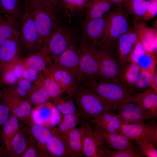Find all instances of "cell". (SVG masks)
I'll return each instance as SVG.
<instances>
[{"instance_id": "obj_1", "label": "cell", "mask_w": 157, "mask_h": 157, "mask_svg": "<svg viewBox=\"0 0 157 157\" xmlns=\"http://www.w3.org/2000/svg\"><path fill=\"white\" fill-rule=\"evenodd\" d=\"M79 118L87 122L102 113L114 109L112 106L97 93L78 85L71 95Z\"/></svg>"}, {"instance_id": "obj_2", "label": "cell", "mask_w": 157, "mask_h": 157, "mask_svg": "<svg viewBox=\"0 0 157 157\" xmlns=\"http://www.w3.org/2000/svg\"><path fill=\"white\" fill-rule=\"evenodd\" d=\"M79 85L97 93L111 105L114 109L118 110L124 104L130 102V92L118 83L99 79L86 81Z\"/></svg>"}, {"instance_id": "obj_3", "label": "cell", "mask_w": 157, "mask_h": 157, "mask_svg": "<svg viewBox=\"0 0 157 157\" xmlns=\"http://www.w3.org/2000/svg\"><path fill=\"white\" fill-rule=\"evenodd\" d=\"M78 46L80 57L79 72L76 79L77 85L100 79L99 63L94 46L81 39L79 40Z\"/></svg>"}, {"instance_id": "obj_4", "label": "cell", "mask_w": 157, "mask_h": 157, "mask_svg": "<svg viewBox=\"0 0 157 157\" xmlns=\"http://www.w3.org/2000/svg\"><path fill=\"white\" fill-rule=\"evenodd\" d=\"M126 12L123 6H114L107 14L104 34L99 44L113 47L118 39L131 28Z\"/></svg>"}, {"instance_id": "obj_5", "label": "cell", "mask_w": 157, "mask_h": 157, "mask_svg": "<svg viewBox=\"0 0 157 157\" xmlns=\"http://www.w3.org/2000/svg\"><path fill=\"white\" fill-rule=\"evenodd\" d=\"M38 34L35 52L42 47L60 25L56 12L40 8L30 9Z\"/></svg>"}, {"instance_id": "obj_6", "label": "cell", "mask_w": 157, "mask_h": 157, "mask_svg": "<svg viewBox=\"0 0 157 157\" xmlns=\"http://www.w3.org/2000/svg\"><path fill=\"white\" fill-rule=\"evenodd\" d=\"M19 37L22 48L29 55L35 52L38 34L31 10L24 8L19 19Z\"/></svg>"}, {"instance_id": "obj_7", "label": "cell", "mask_w": 157, "mask_h": 157, "mask_svg": "<svg viewBox=\"0 0 157 157\" xmlns=\"http://www.w3.org/2000/svg\"><path fill=\"white\" fill-rule=\"evenodd\" d=\"M93 46L99 61L100 79L118 83L120 67L113 54V49L102 45Z\"/></svg>"}, {"instance_id": "obj_8", "label": "cell", "mask_w": 157, "mask_h": 157, "mask_svg": "<svg viewBox=\"0 0 157 157\" xmlns=\"http://www.w3.org/2000/svg\"><path fill=\"white\" fill-rule=\"evenodd\" d=\"M119 134L133 140L139 139L146 140L157 147V125L154 121L122 124Z\"/></svg>"}, {"instance_id": "obj_9", "label": "cell", "mask_w": 157, "mask_h": 157, "mask_svg": "<svg viewBox=\"0 0 157 157\" xmlns=\"http://www.w3.org/2000/svg\"><path fill=\"white\" fill-rule=\"evenodd\" d=\"M73 43L70 31L59 26L52 33L40 50L49 55L53 60L60 56Z\"/></svg>"}, {"instance_id": "obj_10", "label": "cell", "mask_w": 157, "mask_h": 157, "mask_svg": "<svg viewBox=\"0 0 157 157\" xmlns=\"http://www.w3.org/2000/svg\"><path fill=\"white\" fill-rule=\"evenodd\" d=\"M3 102L9 107L10 114L29 126L32 123L31 104L26 100L17 97L10 93L6 88L3 90Z\"/></svg>"}, {"instance_id": "obj_11", "label": "cell", "mask_w": 157, "mask_h": 157, "mask_svg": "<svg viewBox=\"0 0 157 157\" xmlns=\"http://www.w3.org/2000/svg\"><path fill=\"white\" fill-rule=\"evenodd\" d=\"M52 136L46 144L38 149L39 157H74L63 135L57 128L51 130Z\"/></svg>"}, {"instance_id": "obj_12", "label": "cell", "mask_w": 157, "mask_h": 157, "mask_svg": "<svg viewBox=\"0 0 157 157\" xmlns=\"http://www.w3.org/2000/svg\"><path fill=\"white\" fill-rule=\"evenodd\" d=\"M42 73L51 76L59 85L63 93L70 97L77 86L74 75L54 63Z\"/></svg>"}, {"instance_id": "obj_13", "label": "cell", "mask_w": 157, "mask_h": 157, "mask_svg": "<svg viewBox=\"0 0 157 157\" xmlns=\"http://www.w3.org/2000/svg\"><path fill=\"white\" fill-rule=\"evenodd\" d=\"M94 128H92L93 133L104 142L108 149L121 150L136 147L133 142V140L123 135Z\"/></svg>"}, {"instance_id": "obj_14", "label": "cell", "mask_w": 157, "mask_h": 157, "mask_svg": "<svg viewBox=\"0 0 157 157\" xmlns=\"http://www.w3.org/2000/svg\"><path fill=\"white\" fill-rule=\"evenodd\" d=\"M80 53L78 46L72 44L53 62L72 74L76 79L79 72Z\"/></svg>"}, {"instance_id": "obj_15", "label": "cell", "mask_w": 157, "mask_h": 157, "mask_svg": "<svg viewBox=\"0 0 157 157\" xmlns=\"http://www.w3.org/2000/svg\"><path fill=\"white\" fill-rule=\"evenodd\" d=\"M118 110L117 115L122 124L149 122L151 119L146 110L140 105L134 102L127 103Z\"/></svg>"}, {"instance_id": "obj_16", "label": "cell", "mask_w": 157, "mask_h": 157, "mask_svg": "<svg viewBox=\"0 0 157 157\" xmlns=\"http://www.w3.org/2000/svg\"><path fill=\"white\" fill-rule=\"evenodd\" d=\"M81 126L66 132L63 135L70 150L74 157L83 156V144L89 123L83 121Z\"/></svg>"}, {"instance_id": "obj_17", "label": "cell", "mask_w": 157, "mask_h": 157, "mask_svg": "<svg viewBox=\"0 0 157 157\" xmlns=\"http://www.w3.org/2000/svg\"><path fill=\"white\" fill-rule=\"evenodd\" d=\"M21 48L19 34L0 45V71L20 58Z\"/></svg>"}, {"instance_id": "obj_18", "label": "cell", "mask_w": 157, "mask_h": 157, "mask_svg": "<svg viewBox=\"0 0 157 157\" xmlns=\"http://www.w3.org/2000/svg\"><path fill=\"white\" fill-rule=\"evenodd\" d=\"M107 15L101 17L86 20L83 31L84 40L89 41L88 42L93 46L101 41L104 34Z\"/></svg>"}, {"instance_id": "obj_19", "label": "cell", "mask_w": 157, "mask_h": 157, "mask_svg": "<svg viewBox=\"0 0 157 157\" xmlns=\"http://www.w3.org/2000/svg\"><path fill=\"white\" fill-rule=\"evenodd\" d=\"M83 149L86 157H105L108 149L104 142L93 133L89 123L84 139Z\"/></svg>"}, {"instance_id": "obj_20", "label": "cell", "mask_w": 157, "mask_h": 157, "mask_svg": "<svg viewBox=\"0 0 157 157\" xmlns=\"http://www.w3.org/2000/svg\"><path fill=\"white\" fill-rule=\"evenodd\" d=\"M111 111L101 113L94 116L87 122L94 128L119 133L122 124L118 115L115 114Z\"/></svg>"}, {"instance_id": "obj_21", "label": "cell", "mask_w": 157, "mask_h": 157, "mask_svg": "<svg viewBox=\"0 0 157 157\" xmlns=\"http://www.w3.org/2000/svg\"><path fill=\"white\" fill-rule=\"evenodd\" d=\"M33 137L29 126H21L11 141L7 153L8 156L19 157L25 150Z\"/></svg>"}, {"instance_id": "obj_22", "label": "cell", "mask_w": 157, "mask_h": 157, "mask_svg": "<svg viewBox=\"0 0 157 157\" xmlns=\"http://www.w3.org/2000/svg\"><path fill=\"white\" fill-rule=\"evenodd\" d=\"M130 102L140 105L148 113L151 119L157 116V94L149 89L140 93L131 94Z\"/></svg>"}, {"instance_id": "obj_23", "label": "cell", "mask_w": 157, "mask_h": 157, "mask_svg": "<svg viewBox=\"0 0 157 157\" xmlns=\"http://www.w3.org/2000/svg\"><path fill=\"white\" fill-rule=\"evenodd\" d=\"M138 40V36L135 28H130L117 40L118 56L122 63L126 62Z\"/></svg>"}, {"instance_id": "obj_24", "label": "cell", "mask_w": 157, "mask_h": 157, "mask_svg": "<svg viewBox=\"0 0 157 157\" xmlns=\"http://www.w3.org/2000/svg\"><path fill=\"white\" fill-rule=\"evenodd\" d=\"M54 107L52 103L48 101L35 106L31 112V118L32 122L49 129L52 128Z\"/></svg>"}, {"instance_id": "obj_25", "label": "cell", "mask_w": 157, "mask_h": 157, "mask_svg": "<svg viewBox=\"0 0 157 157\" xmlns=\"http://www.w3.org/2000/svg\"><path fill=\"white\" fill-rule=\"evenodd\" d=\"M26 66L43 73L53 63L51 57L44 51L40 50L35 52L22 59Z\"/></svg>"}, {"instance_id": "obj_26", "label": "cell", "mask_w": 157, "mask_h": 157, "mask_svg": "<svg viewBox=\"0 0 157 157\" xmlns=\"http://www.w3.org/2000/svg\"><path fill=\"white\" fill-rule=\"evenodd\" d=\"M114 7L111 0H89L85 7L86 20L103 17Z\"/></svg>"}, {"instance_id": "obj_27", "label": "cell", "mask_w": 157, "mask_h": 157, "mask_svg": "<svg viewBox=\"0 0 157 157\" xmlns=\"http://www.w3.org/2000/svg\"><path fill=\"white\" fill-rule=\"evenodd\" d=\"M19 28L18 19L0 13V45L19 34Z\"/></svg>"}, {"instance_id": "obj_28", "label": "cell", "mask_w": 157, "mask_h": 157, "mask_svg": "<svg viewBox=\"0 0 157 157\" xmlns=\"http://www.w3.org/2000/svg\"><path fill=\"white\" fill-rule=\"evenodd\" d=\"M135 28L138 39L142 43L146 51L154 53L157 49V29L149 28L142 24L137 26Z\"/></svg>"}, {"instance_id": "obj_29", "label": "cell", "mask_w": 157, "mask_h": 157, "mask_svg": "<svg viewBox=\"0 0 157 157\" xmlns=\"http://www.w3.org/2000/svg\"><path fill=\"white\" fill-rule=\"evenodd\" d=\"M21 127L19 119L10 114L8 120L3 126L0 133L5 145L6 153L9 149L13 138Z\"/></svg>"}, {"instance_id": "obj_30", "label": "cell", "mask_w": 157, "mask_h": 157, "mask_svg": "<svg viewBox=\"0 0 157 157\" xmlns=\"http://www.w3.org/2000/svg\"><path fill=\"white\" fill-rule=\"evenodd\" d=\"M23 0H0V13L19 19L24 10Z\"/></svg>"}, {"instance_id": "obj_31", "label": "cell", "mask_w": 157, "mask_h": 157, "mask_svg": "<svg viewBox=\"0 0 157 157\" xmlns=\"http://www.w3.org/2000/svg\"><path fill=\"white\" fill-rule=\"evenodd\" d=\"M51 99L52 103L62 115L78 113L76 106L71 97L69 95L63 93Z\"/></svg>"}, {"instance_id": "obj_32", "label": "cell", "mask_w": 157, "mask_h": 157, "mask_svg": "<svg viewBox=\"0 0 157 157\" xmlns=\"http://www.w3.org/2000/svg\"><path fill=\"white\" fill-rule=\"evenodd\" d=\"M149 4V0H125L122 6L127 13L137 19L142 17Z\"/></svg>"}, {"instance_id": "obj_33", "label": "cell", "mask_w": 157, "mask_h": 157, "mask_svg": "<svg viewBox=\"0 0 157 157\" xmlns=\"http://www.w3.org/2000/svg\"><path fill=\"white\" fill-rule=\"evenodd\" d=\"M155 65L156 60L154 58L149 66L146 68H140L139 75L134 85L135 88L142 89L151 86L156 72Z\"/></svg>"}, {"instance_id": "obj_34", "label": "cell", "mask_w": 157, "mask_h": 157, "mask_svg": "<svg viewBox=\"0 0 157 157\" xmlns=\"http://www.w3.org/2000/svg\"><path fill=\"white\" fill-rule=\"evenodd\" d=\"M34 83L38 84L42 86L51 99L56 97L63 93L59 85L48 75L42 73Z\"/></svg>"}, {"instance_id": "obj_35", "label": "cell", "mask_w": 157, "mask_h": 157, "mask_svg": "<svg viewBox=\"0 0 157 157\" xmlns=\"http://www.w3.org/2000/svg\"><path fill=\"white\" fill-rule=\"evenodd\" d=\"M38 149L44 146L52 136L51 129L33 122L29 126Z\"/></svg>"}, {"instance_id": "obj_36", "label": "cell", "mask_w": 157, "mask_h": 157, "mask_svg": "<svg viewBox=\"0 0 157 157\" xmlns=\"http://www.w3.org/2000/svg\"><path fill=\"white\" fill-rule=\"evenodd\" d=\"M34 84V88L29 92L26 100L31 105L35 106L48 101L50 98L42 86L38 83Z\"/></svg>"}, {"instance_id": "obj_37", "label": "cell", "mask_w": 157, "mask_h": 157, "mask_svg": "<svg viewBox=\"0 0 157 157\" xmlns=\"http://www.w3.org/2000/svg\"><path fill=\"white\" fill-rule=\"evenodd\" d=\"M152 53L147 52L145 50L142 42L139 40L129 54V59L132 63L141 66L144 62H147Z\"/></svg>"}, {"instance_id": "obj_38", "label": "cell", "mask_w": 157, "mask_h": 157, "mask_svg": "<svg viewBox=\"0 0 157 157\" xmlns=\"http://www.w3.org/2000/svg\"><path fill=\"white\" fill-rule=\"evenodd\" d=\"M79 118L78 113L63 115L57 129L63 135L68 131L76 127L79 123Z\"/></svg>"}, {"instance_id": "obj_39", "label": "cell", "mask_w": 157, "mask_h": 157, "mask_svg": "<svg viewBox=\"0 0 157 157\" xmlns=\"http://www.w3.org/2000/svg\"><path fill=\"white\" fill-rule=\"evenodd\" d=\"M144 156L137 147L121 150L108 149L105 154V157H142Z\"/></svg>"}, {"instance_id": "obj_40", "label": "cell", "mask_w": 157, "mask_h": 157, "mask_svg": "<svg viewBox=\"0 0 157 157\" xmlns=\"http://www.w3.org/2000/svg\"><path fill=\"white\" fill-rule=\"evenodd\" d=\"M135 140L142 154L148 157H157V150L153 144L149 141L142 139Z\"/></svg>"}, {"instance_id": "obj_41", "label": "cell", "mask_w": 157, "mask_h": 157, "mask_svg": "<svg viewBox=\"0 0 157 157\" xmlns=\"http://www.w3.org/2000/svg\"><path fill=\"white\" fill-rule=\"evenodd\" d=\"M88 1V0H58V6L60 4L71 12L78 11L85 8Z\"/></svg>"}, {"instance_id": "obj_42", "label": "cell", "mask_w": 157, "mask_h": 157, "mask_svg": "<svg viewBox=\"0 0 157 157\" xmlns=\"http://www.w3.org/2000/svg\"><path fill=\"white\" fill-rule=\"evenodd\" d=\"M140 67L138 64L132 63L127 68L125 74L126 82L131 85H134L137 81L140 71Z\"/></svg>"}, {"instance_id": "obj_43", "label": "cell", "mask_w": 157, "mask_h": 157, "mask_svg": "<svg viewBox=\"0 0 157 157\" xmlns=\"http://www.w3.org/2000/svg\"><path fill=\"white\" fill-rule=\"evenodd\" d=\"M0 73L1 81L3 84L11 85L16 83L18 80L10 65L3 69Z\"/></svg>"}, {"instance_id": "obj_44", "label": "cell", "mask_w": 157, "mask_h": 157, "mask_svg": "<svg viewBox=\"0 0 157 157\" xmlns=\"http://www.w3.org/2000/svg\"><path fill=\"white\" fill-rule=\"evenodd\" d=\"M58 0H36L30 9L40 8L56 12Z\"/></svg>"}, {"instance_id": "obj_45", "label": "cell", "mask_w": 157, "mask_h": 157, "mask_svg": "<svg viewBox=\"0 0 157 157\" xmlns=\"http://www.w3.org/2000/svg\"><path fill=\"white\" fill-rule=\"evenodd\" d=\"M39 155L37 142L33 137L25 150L19 157H39Z\"/></svg>"}, {"instance_id": "obj_46", "label": "cell", "mask_w": 157, "mask_h": 157, "mask_svg": "<svg viewBox=\"0 0 157 157\" xmlns=\"http://www.w3.org/2000/svg\"><path fill=\"white\" fill-rule=\"evenodd\" d=\"M42 73L35 69L25 66L22 74V78L35 83Z\"/></svg>"}, {"instance_id": "obj_47", "label": "cell", "mask_w": 157, "mask_h": 157, "mask_svg": "<svg viewBox=\"0 0 157 157\" xmlns=\"http://www.w3.org/2000/svg\"><path fill=\"white\" fill-rule=\"evenodd\" d=\"M10 115V108L3 102L0 103V134L5 124L8 120Z\"/></svg>"}, {"instance_id": "obj_48", "label": "cell", "mask_w": 157, "mask_h": 157, "mask_svg": "<svg viewBox=\"0 0 157 157\" xmlns=\"http://www.w3.org/2000/svg\"><path fill=\"white\" fill-rule=\"evenodd\" d=\"M6 88L11 94L22 99L26 100L29 93V92L20 88L16 83L9 85Z\"/></svg>"}, {"instance_id": "obj_49", "label": "cell", "mask_w": 157, "mask_h": 157, "mask_svg": "<svg viewBox=\"0 0 157 157\" xmlns=\"http://www.w3.org/2000/svg\"><path fill=\"white\" fill-rule=\"evenodd\" d=\"M149 5L145 13L142 17L144 21L151 20L155 17L157 14V0H149Z\"/></svg>"}, {"instance_id": "obj_50", "label": "cell", "mask_w": 157, "mask_h": 157, "mask_svg": "<svg viewBox=\"0 0 157 157\" xmlns=\"http://www.w3.org/2000/svg\"><path fill=\"white\" fill-rule=\"evenodd\" d=\"M16 83L20 88L29 92L35 86L34 83L23 78L19 80Z\"/></svg>"}, {"instance_id": "obj_51", "label": "cell", "mask_w": 157, "mask_h": 157, "mask_svg": "<svg viewBox=\"0 0 157 157\" xmlns=\"http://www.w3.org/2000/svg\"><path fill=\"white\" fill-rule=\"evenodd\" d=\"M36 0H23L24 8H30Z\"/></svg>"}, {"instance_id": "obj_52", "label": "cell", "mask_w": 157, "mask_h": 157, "mask_svg": "<svg viewBox=\"0 0 157 157\" xmlns=\"http://www.w3.org/2000/svg\"><path fill=\"white\" fill-rule=\"evenodd\" d=\"M113 4L116 6L121 7L125 0H111Z\"/></svg>"}, {"instance_id": "obj_53", "label": "cell", "mask_w": 157, "mask_h": 157, "mask_svg": "<svg viewBox=\"0 0 157 157\" xmlns=\"http://www.w3.org/2000/svg\"><path fill=\"white\" fill-rule=\"evenodd\" d=\"M3 96V92H2L1 91L0 89V99H1V98H2Z\"/></svg>"}, {"instance_id": "obj_54", "label": "cell", "mask_w": 157, "mask_h": 157, "mask_svg": "<svg viewBox=\"0 0 157 157\" xmlns=\"http://www.w3.org/2000/svg\"></svg>"}, {"instance_id": "obj_55", "label": "cell", "mask_w": 157, "mask_h": 157, "mask_svg": "<svg viewBox=\"0 0 157 157\" xmlns=\"http://www.w3.org/2000/svg\"></svg>"}]
</instances>
